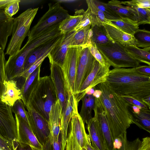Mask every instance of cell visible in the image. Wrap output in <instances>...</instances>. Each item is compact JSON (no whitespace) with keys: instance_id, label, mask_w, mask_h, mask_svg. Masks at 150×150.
I'll list each match as a JSON object with an SVG mask.
<instances>
[{"instance_id":"obj_55","label":"cell","mask_w":150,"mask_h":150,"mask_svg":"<svg viewBox=\"0 0 150 150\" xmlns=\"http://www.w3.org/2000/svg\"><path fill=\"white\" fill-rule=\"evenodd\" d=\"M148 106L150 109V96H149L142 100Z\"/></svg>"},{"instance_id":"obj_20","label":"cell","mask_w":150,"mask_h":150,"mask_svg":"<svg viewBox=\"0 0 150 150\" xmlns=\"http://www.w3.org/2000/svg\"><path fill=\"white\" fill-rule=\"evenodd\" d=\"M63 34H62L56 38L38 46L32 51L26 58L23 72L27 70L45 54L50 52L60 40Z\"/></svg>"},{"instance_id":"obj_53","label":"cell","mask_w":150,"mask_h":150,"mask_svg":"<svg viewBox=\"0 0 150 150\" xmlns=\"http://www.w3.org/2000/svg\"><path fill=\"white\" fill-rule=\"evenodd\" d=\"M11 18L9 17L5 13L4 10H0V23Z\"/></svg>"},{"instance_id":"obj_18","label":"cell","mask_w":150,"mask_h":150,"mask_svg":"<svg viewBox=\"0 0 150 150\" xmlns=\"http://www.w3.org/2000/svg\"><path fill=\"white\" fill-rule=\"evenodd\" d=\"M93 110L94 116L87 125L91 145L97 150H108L100 126L96 112L94 109Z\"/></svg>"},{"instance_id":"obj_19","label":"cell","mask_w":150,"mask_h":150,"mask_svg":"<svg viewBox=\"0 0 150 150\" xmlns=\"http://www.w3.org/2000/svg\"><path fill=\"white\" fill-rule=\"evenodd\" d=\"M95 107L100 126L108 150H114V140L108 124L106 112L99 98H95Z\"/></svg>"},{"instance_id":"obj_39","label":"cell","mask_w":150,"mask_h":150,"mask_svg":"<svg viewBox=\"0 0 150 150\" xmlns=\"http://www.w3.org/2000/svg\"><path fill=\"white\" fill-rule=\"evenodd\" d=\"M4 51L0 49V98L1 99L5 91L4 83L6 80L5 67L6 61Z\"/></svg>"},{"instance_id":"obj_33","label":"cell","mask_w":150,"mask_h":150,"mask_svg":"<svg viewBox=\"0 0 150 150\" xmlns=\"http://www.w3.org/2000/svg\"><path fill=\"white\" fill-rule=\"evenodd\" d=\"M122 4L128 6L134 13L139 25L150 23V9H145L137 6L132 0L121 1Z\"/></svg>"},{"instance_id":"obj_9","label":"cell","mask_w":150,"mask_h":150,"mask_svg":"<svg viewBox=\"0 0 150 150\" xmlns=\"http://www.w3.org/2000/svg\"><path fill=\"white\" fill-rule=\"evenodd\" d=\"M11 107L0 98V134L13 144L18 141L16 123Z\"/></svg>"},{"instance_id":"obj_41","label":"cell","mask_w":150,"mask_h":150,"mask_svg":"<svg viewBox=\"0 0 150 150\" xmlns=\"http://www.w3.org/2000/svg\"><path fill=\"white\" fill-rule=\"evenodd\" d=\"M50 52L45 54L44 56L36 61L28 69L21 73L18 78L21 77L23 78L24 81L26 80L30 75L40 65L45 59L47 57Z\"/></svg>"},{"instance_id":"obj_47","label":"cell","mask_w":150,"mask_h":150,"mask_svg":"<svg viewBox=\"0 0 150 150\" xmlns=\"http://www.w3.org/2000/svg\"><path fill=\"white\" fill-rule=\"evenodd\" d=\"M0 148L3 150H15L14 144L0 134Z\"/></svg>"},{"instance_id":"obj_32","label":"cell","mask_w":150,"mask_h":150,"mask_svg":"<svg viewBox=\"0 0 150 150\" xmlns=\"http://www.w3.org/2000/svg\"><path fill=\"white\" fill-rule=\"evenodd\" d=\"M125 47L127 52L140 63L150 66V47L141 49L134 45Z\"/></svg>"},{"instance_id":"obj_4","label":"cell","mask_w":150,"mask_h":150,"mask_svg":"<svg viewBox=\"0 0 150 150\" xmlns=\"http://www.w3.org/2000/svg\"><path fill=\"white\" fill-rule=\"evenodd\" d=\"M38 10V8H28L13 18L12 36L5 55L12 56L20 50L25 38L30 34V25Z\"/></svg>"},{"instance_id":"obj_29","label":"cell","mask_w":150,"mask_h":150,"mask_svg":"<svg viewBox=\"0 0 150 150\" xmlns=\"http://www.w3.org/2000/svg\"><path fill=\"white\" fill-rule=\"evenodd\" d=\"M133 118V124L140 129L150 133V110L147 109L140 108L137 113L129 110Z\"/></svg>"},{"instance_id":"obj_43","label":"cell","mask_w":150,"mask_h":150,"mask_svg":"<svg viewBox=\"0 0 150 150\" xmlns=\"http://www.w3.org/2000/svg\"><path fill=\"white\" fill-rule=\"evenodd\" d=\"M89 48L93 56L101 65L105 66L108 64L98 50L95 43L91 42L89 45Z\"/></svg>"},{"instance_id":"obj_30","label":"cell","mask_w":150,"mask_h":150,"mask_svg":"<svg viewBox=\"0 0 150 150\" xmlns=\"http://www.w3.org/2000/svg\"><path fill=\"white\" fill-rule=\"evenodd\" d=\"M107 6L118 15L121 18H127L137 21L134 12L128 6L123 5L121 1L112 0L106 3Z\"/></svg>"},{"instance_id":"obj_52","label":"cell","mask_w":150,"mask_h":150,"mask_svg":"<svg viewBox=\"0 0 150 150\" xmlns=\"http://www.w3.org/2000/svg\"><path fill=\"white\" fill-rule=\"evenodd\" d=\"M15 0H0V10H4L9 4Z\"/></svg>"},{"instance_id":"obj_56","label":"cell","mask_w":150,"mask_h":150,"mask_svg":"<svg viewBox=\"0 0 150 150\" xmlns=\"http://www.w3.org/2000/svg\"><path fill=\"white\" fill-rule=\"evenodd\" d=\"M144 150H150V145L148 146Z\"/></svg>"},{"instance_id":"obj_40","label":"cell","mask_w":150,"mask_h":150,"mask_svg":"<svg viewBox=\"0 0 150 150\" xmlns=\"http://www.w3.org/2000/svg\"><path fill=\"white\" fill-rule=\"evenodd\" d=\"M11 108L12 112L24 120L29 124L27 111L21 99L17 100Z\"/></svg>"},{"instance_id":"obj_8","label":"cell","mask_w":150,"mask_h":150,"mask_svg":"<svg viewBox=\"0 0 150 150\" xmlns=\"http://www.w3.org/2000/svg\"><path fill=\"white\" fill-rule=\"evenodd\" d=\"M26 108L30 128L43 147L51 137L48 122L30 106L28 105Z\"/></svg>"},{"instance_id":"obj_24","label":"cell","mask_w":150,"mask_h":150,"mask_svg":"<svg viewBox=\"0 0 150 150\" xmlns=\"http://www.w3.org/2000/svg\"><path fill=\"white\" fill-rule=\"evenodd\" d=\"M41 66L40 65L30 75L20 88L21 100L25 107L28 105L30 95L40 77Z\"/></svg>"},{"instance_id":"obj_26","label":"cell","mask_w":150,"mask_h":150,"mask_svg":"<svg viewBox=\"0 0 150 150\" xmlns=\"http://www.w3.org/2000/svg\"><path fill=\"white\" fill-rule=\"evenodd\" d=\"M92 31L89 25L76 31L71 40L69 47H78L91 43Z\"/></svg>"},{"instance_id":"obj_17","label":"cell","mask_w":150,"mask_h":150,"mask_svg":"<svg viewBox=\"0 0 150 150\" xmlns=\"http://www.w3.org/2000/svg\"><path fill=\"white\" fill-rule=\"evenodd\" d=\"M149 145V137H144L142 141L138 138L129 141L127 138V132L116 138L113 142L114 150H144Z\"/></svg>"},{"instance_id":"obj_45","label":"cell","mask_w":150,"mask_h":150,"mask_svg":"<svg viewBox=\"0 0 150 150\" xmlns=\"http://www.w3.org/2000/svg\"><path fill=\"white\" fill-rule=\"evenodd\" d=\"M120 96L130 105L137 106L142 108L149 109L148 106L142 99L129 96L123 95Z\"/></svg>"},{"instance_id":"obj_7","label":"cell","mask_w":150,"mask_h":150,"mask_svg":"<svg viewBox=\"0 0 150 150\" xmlns=\"http://www.w3.org/2000/svg\"><path fill=\"white\" fill-rule=\"evenodd\" d=\"M39 46V42L36 40H28L17 53L9 56L5 67L6 81L14 80L19 77L23 72L27 56L32 51Z\"/></svg>"},{"instance_id":"obj_16","label":"cell","mask_w":150,"mask_h":150,"mask_svg":"<svg viewBox=\"0 0 150 150\" xmlns=\"http://www.w3.org/2000/svg\"><path fill=\"white\" fill-rule=\"evenodd\" d=\"M18 141L28 144L35 150H43L30 128L28 123L24 120L15 115Z\"/></svg>"},{"instance_id":"obj_51","label":"cell","mask_w":150,"mask_h":150,"mask_svg":"<svg viewBox=\"0 0 150 150\" xmlns=\"http://www.w3.org/2000/svg\"><path fill=\"white\" fill-rule=\"evenodd\" d=\"M65 150H74L73 144L70 134L69 132Z\"/></svg>"},{"instance_id":"obj_22","label":"cell","mask_w":150,"mask_h":150,"mask_svg":"<svg viewBox=\"0 0 150 150\" xmlns=\"http://www.w3.org/2000/svg\"><path fill=\"white\" fill-rule=\"evenodd\" d=\"M61 115L60 104L57 99L50 110L48 121L51 139L55 142L57 141L61 132Z\"/></svg>"},{"instance_id":"obj_5","label":"cell","mask_w":150,"mask_h":150,"mask_svg":"<svg viewBox=\"0 0 150 150\" xmlns=\"http://www.w3.org/2000/svg\"><path fill=\"white\" fill-rule=\"evenodd\" d=\"M96 45L105 61L114 68H135L140 65L127 52L125 46L117 42L112 41L105 45Z\"/></svg>"},{"instance_id":"obj_37","label":"cell","mask_w":150,"mask_h":150,"mask_svg":"<svg viewBox=\"0 0 150 150\" xmlns=\"http://www.w3.org/2000/svg\"><path fill=\"white\" fill-rule=\"evenodd\" d=\"M136 46L143 48L150 47V32L145 29H138L133 35Z\"/></svg>"},{"instance_id":"obj_54","label":"cell","mask_w":150,"mask_h":150,"mask_svg":"<svg viewBox=\"0 0 150 150\" xmlns=\"http://www.w3.org/2000/svg\"><path fill=\"white\" fill-rule=\"evenodd\" d=\"M84 148L86 150H97L91 145V141L89 137Z\"/></svg>"},{"instance_id":"obj_12","label":"cell","mask_w":150,"mask_h":150,"mask_svg":"<svg viewBox=\"0 0 150 150\" xmlns=\"http://www.w3.org/2000/svg\"><path fill=\"white\" fill-rule=\"evenodd\" d=\"M75 32L73 31L63 34L60 40L52 48L47 56L50 64L57 65L62 70L64 68L69 46Z\"/></svg>"},{"instance_id":"obj_21","label":"cell","mask_w":150,"mask_h":150,"mask_svg":"<svg viewBox=\"0 0 150 150\" xmlns=\"http://www.w3.org/2000/svg\"><path fill=\"white\" fill-rule=\"evenodd\" d=\"M75 96L69 93L65 109L62 114L61 132L62 139V150H65L69 123L76 106L78 105Z\"/></svg>"},{"instance_id":"obj_35","label":"cell","mask_w":150,"mask_h":150,"mask_svg":"<svg viewBox=\"0 0 150 150\" xmlns=\"http://www.w3.org/2000/svg\"><path fill=\"white\" fill-rule=\"evenodd\" d=\"M91 42L96 44L104 45L112 41L108 36L104 25H95L91 26Z\"/></svg>"},{"instance_id":"obj_25","label":"cell","mask_w":150,"mask_h":150,"mask_svg":"<svg viewBox=\"0 0 150 150\" xmlns=\"http://www.w3.org/2000/svg\"><path fill=\"white\" fill-rule=\"evenodd\" d=\"M4 85L5 91L1 99L6 104L11 107L17 100L21 99V90L15 80L5 81Z\"/></svg>"},{"instance_id":"obj_13","label":"cell","mask_w":150,"mask_h":150,"mask_svg":"<svg viewBox=\"0 0 150 150\" xmlns=\"http://www.w3.org/2000/svg\"><path fill=\"white\" fill-rule=\"evenodd\" d=\"M50 64L51 73L50 76L53 83L57 99L59 101L62 114L66 107L69 93L62 70L55 64Z\"/></svg>"},{"instance_id":"obj_23","label":"cell","mask_w":150,"mask_h":150,"mask_svg":"<svg viewBox=\"0 0 150 150\" xmlns=\"http://www.w3.org/2000/svg\"><path fill=\"white\" fill-rule=\"evenodd\" d=\"M107 35L112 41L117 42L123 46L134 45L136 41L133 35L127 34L110 24H104Z\"/></svg>"},{"instance_id":"obj_6","label":"cell","mask_w":150,"mask_h":150,"mask_svg":"<svg viewBox=\"0 0 150 150\" xmlns=\"http://www.w3.org/2000/svg\"><path fill=\"white\" fill-rule=\"evenodd\" d=\"M48 10L30 31L28 40L38 36L47 29L60 23L69 15L60 3H50Z\"/></svg>"},{"instance_id":"obj_38","label":"cell","mask_w":150,"mask_h":150,"mask_svg":"<svg viewBox=\"0 0 150 150\" xmlns=\"http://www.w3.org/2000/svg\"><path fill=\"white\" fill-rule=\"evenodd\" d=\"M97 8L104 14L106 18L108 20H115L120 19L119 16L106 5V3L97 0H93Z\"/></svg>"},{"instance_id":"obj_10","label":"cell","mask_w":150,"mask_h":150,"mask_svg":"<svg viewBox=\"0 0 150 150\" xmlns=\"http://www.w3.org/2000/svg\"><path fill=\"white\" fill-rule=\"evenodd\" d=\"M78 105L75 107L69 124V131L74 150H82L87 142L89 136L86 132L84 123L78 112Z\"/></svg>"},{"instance_id":"obj_28","label":"cell","mask_w":150,"mask_h":150,"mask_svg":"<svg viewBox=\"0 0 150 150\" xmlns=\"http://www.w3.org/2000/svg\"><path fill=\"white\" fill-rule=\"evenodd\" d=\"M95 98L93 94H86L81 100L82 104L79 114L86 125L93 117L92 112L95 107Z\"/></svg>"},{"instance_id":"obj_57","label":"cell","mask_w":150,"mask_h":150,"mask_svg":"<svg viewBox=\"0 0 150 150\" xmlns=\"http://www.w3.org/2000/svg\"><path fill=\"white\" fill-rule=\"evenodd\" d=\"M82 150H86L85 148H83L82 149Z\"/></svg>"},{"instance_id":"obj_34","label":"cell","mask_w":150,"mask_h":150,"mask_svg":"<svg viewBox=\"0 0 150 150\" xmlns=\"http://www.w3.org/2000/svg\"><path fill=\"white\" fill-rule=\"evenodd\" d=\"M84 11L81 10L79 12V14L74 16L69 15L60 24L59 29L61 33L64 34L73 31L75 28L79 25L82 17V13Z\"/></svg>"},{"instance_id":"obj_11","label":"cell","mask_w":150,"mask_h":150,"mask_svg":"<svg viewBox=\"0 0 150 150\" xmlns=\"http://www.w3.org/2000/svg\"><path fill=\"white\" fill-rule=\"evenodd\" d=\"M89 45L81 47L78 59L74 95L78 93L83 82L91 71L94 58L91 53Z\"/></svg>"},{"instance_id":"obj_36","label":"cell","mask_w":150,"mask_h":150,"mask_svg":"<svg viewBox=\"0 0 150 150\" xmlns=\"http://www.w3.org/2000/svg\"><path fill=\"white\" fill-rule=\"evenodd\" d=\"M13 18L0 23V49L4 50L8 37L12 34Z\"/></svg>"},{"instance_id":"obj_49","label":"cell","mask_w":150,"mask_h":150,"mask_svg":"<svg viewBox=\"0 0 150 150\" xmlns=\"http://www.w3.org/2000/svg\"><path fill=\"white\" fill-rule=\"evenodd\" d=\"M134 3L138 7L145 9H150V0H133Z\"/></svg>"},{"instance_id":"obj_44","label":"cell","mask_w":150,"mask_h":150,"mask_svg":"<svg viewBox=\"0 0 150 150\" xmlns=\"http://www.w3.org/2000/svg\"><path fill=\"white\" fill-rule=\"evenodd\" d=\"M20 1V0H15L8 5L4 9L5 13L9 17H12L19 10V3Z\"/></svg>"},{"instance_id":"obj_3","label":"cell","mask_w":150,"mask_h":150,"mask_svg":"<svg viewBox=\"0 0 150 150\" xmlns=\"http://www.w3.org/2000/svg\"><path fill=\"white\" fill-rule=\"evenodd\" d=\"M57 100L53 82L50 76L40 77L30 97L28 105L48 122L49 115Z\"/></svg>"},{"instance_id":"obj_1","label":"cell","mask_w":150,"mask_h":150,"mask_svg":"<svg viewBox=\"0 0 150 150\" xmlns=\"http://www.w3.org/2000/svg\"><path fill=\"white\" fill-rule=\"evenodd\" d=\"M101 91L99 98L105 110L108 124L113 139L127 132L133 124L129 109V104L116 93L106 82L95 87Z\"/></svg>"},{"instance_id":"obj_42","label":"cell","mask_w":150,"mask_h":150,"mask_svg":"<svg viewBox=\"0 0 150 150\" xmlns=\"http://www.w3.org/2000/svg\"><path fill=\"white\" fill-rule=\"evenodd\" d=\"M43 150H62V139L60 132L57 142L50 139L43 147Z\"/></svg>"},{"instance_id":"obj_15","label":"cell","mask_w":150,"mask_h":150,"mask_svg":"<svg viewBox=\"0 0 150 150\" xmlns=\"http://www.w3.org/2000/svg\"><path fill=\"white\" fill-rule=\"evenodd\" d=\"M81 49V47L69 48L65 67L63 70L69 93L73 95L78 61Z\"/></svg>"},{"instance_id":"obj_14","label":"cell","mask_w":150,"mask_h":150,"mask_svg":"<svg viewBox=\"0 0 150 150\" xmlns=\"http://www.w3.org/2000/svg\"><path fill=\"white\" fill-rule=\"evenodd\" d=\"M110 67L108 64L105 66L102 65L94 58L91 71L82 85L78 93L75 96L83 98L86 89L92 88L100 83L106 82Z\"/></svg>"},{"instance_id":"obj_48","label":"cell","mask_w":150,"mask_h":150,"mask_svg":"<svg viewBox=\"0 0 150 150\" xmlns=\"http://www.w3.org/2000/svg\"><path fill=\"white\" fill-rule=\"evenodd\" d=\"M15 150H35L30 145L17 141L14 144Z\"/></svg>"},{"instance_id":"obj_27","label":"cell","mask_w":150,"mask_h":150,"mask_svg":"<svg viewBox=\"0 0 150 150\" xmlns=\"http://www.w3.org/2000/svg\"><path fill=\"white\" fill-rule=\"evenodd\" d=\"M86 1L88 6L86 11L88 14L91 26L95 25L110 24L103 13L97 8L93 0H87Z\"/></svg>"},{"instance_id":"obj_50","label":"cell","mask_w":150,"mask_h":150,"mask_svg":"<svg viewBox=\"0 0 150 150\" xmlns=\"http://www.w3.org/2000/svg\"><path fill=\"white\" fill-rule=\"evenodd\" d=\"M137 71L140 74L150 76V66L148 65H142L135 67Z\"/></svg>"},{"instance_id":"obj_46","label":"cell","mask_w":150,"mask_h":150,"mask_svg":"<svg viewBox=\"0 0 150 150\" xmlns=\"http://www.w3.org/2000/svg\"><path fill=\"white\" fill-rule=\"evenodd\" d=\"M89 25H91V23L88 12L86 11H84L82 13V17L81 21L79 25L75 28L74 31H77Z\"/></svg>"},{"instance_id":"obj_2","label":"cell","mask_w":150,"mask_h":150,"mask_svg":"<svg viewBox=\"0 0 150 150\" xmlns=\"http://www.w3.org/2000/svg\"><path fill=\"white\" fill-rule=\"evenodd\" d=\"M106 82L120 96L142 100L150 96V76L140 74L135 68L110 70Z\"/></svg>"},{"instance_id":"obj_31","label":"cell","mask_w":150,"mask_h":150,"mask_svg":"<svg viewBox=\"0 0 150 150\" xmlns=\"http://www.w3.org/2000/svg\"><path fill=\"white\" fill-rule=\"evenodd\" d=\"M108 21L111 25L115 26L123 32L132 35L139 29L138 22L128 18H122Z\"/></svg>"}]
</instances>
